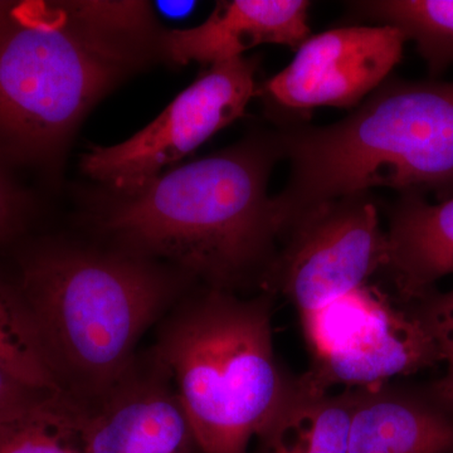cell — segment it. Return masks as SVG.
Returning <instances> with one entry per match:
<instances>
[{
    "mask_svg": "<svg viewBox=\"0 0 453 453\" xmlns=\"http://www.w3.org/2000/svg\"><path fill=\"white\" fill-rule=\"evenodd\" d=\"M282 159L277 131H262L173 166L101 213L122 251L163 259L196 288L262 292L279 251L268 181Z\"/></svg>",
    "mask_w": 453,
    "mask_h": 453,
    "instance_id": "1",
    "label": "cell"
},
{
    "mask_svg": "<svg viewBox=\"0 0 453 453\" xmlns=\"http://www.w3.org/2000/svg\"><path fill=\"white\" fill-rule=\"evenodd\" d=\"M151 31L144 2L0 0V163L58 157Z\"/></svg>",
    "mask_w": 453,
    "mask_h": 453,
    "instance_id": "2",
    "label": "cell"
},
{
    "mask_svg": "<svg viewBox=\"0 0 453 453\" xmlns=\"http://www.w3.org/2000/svg\"><path fill=\"white\" fill-rule=\"evenodd\" d=\"M16 288L59 388L91 407L135 365L144 334L196 286L122 250L46 246L22 259Z\"/></svg>",
    "mask_w": 453,
    "mask_h": 453,
    "instance_id": "3",
    "label": "cell"
},
{
    "mask_svg": "<svg viewBox=\"0 0 453 453\" xmlns=\"http://www.w3.org/2000/svg\"><path fill=\"white\" fill-rule=\"evenodd\" d=\"M276 131L290 165L273 196L280 238L308 211L372 188L453 196V82L389 80L342 120Z\"/></svg>",
    "mask_w": 453,
    "mask_h": 453,
    "instance_id": "4",
    "label": "cell"
},
{
    "mask_svg": "<svg viewBox=\"0 0 453 453\" xmlns=\"http://www.w3.org/2000/svg\"><path fill=\"white\" fill-rule=\"evenodd\" d=\"M275 297L188 291L164 316L151 357L168 374L204 453H250L297 388L273 344Z\"/></svg>",
    "mask_w": 453,
    "mask_h": 453,
    "instance_id": "5",
    "label": "cell"
},
{
    "mask_svg": "<svg viewBox=\"0 0 453 453\" xmlns=\"http://www.w3.org/2000/svg\"><path fill=\"white\" fill-rule=\"evenodd\" d=\"M300 318L311 365L299 381L312 392L386 383L442 362L419 303L366 285Z\"/></svg>",
    "mask_w": 453,
    "mask_h": 453,
    "instance_id": "6",
    "label": "cell"
},
{
    "mask_svg": "<svg viewBox=\"0 0 453 453\" xmlns=\"http://www.w3.org/2000/svg\"><path fill=\"white\" fill-rule=\"evenodd\" d=\"M387 231L369 193L303 214L280 238L262 292L290 301L301 315L319 311L386 270Z\"/></svg>",
    "mask_w": 453,
    "mask_h": 453,
    "instance_id": "7",
    "label": "cell"
},
{
    "mask_svg": "<svg viewBox=\"0 0 453 453\" xmlns=\"http://www.w3.org/2000/svg\"><path fill=\"white\" fill-rule=\"evenodd\" d=\"M257 62L208 65L153 122L120 144L91 146L81 168L119 196H131L240 119L255 95Z\"/></svg>",
    "mask_w": 453,
    "mask_h": 453,
    "instance_id": "8",
    "label": "cell"
},
{
    "mask_svg": "<svg viewBox=\"0 0 453 453\" xmlns=\"http://www.w3.org/2000/svg\"><path fill=\"white\" fill-rule=\"evenodd\" d=\"M407 40L392 26H348L310 35L281 73L257 89L280 125L318 107L359 106L388 79Z\"/></svg>",
    "mask_w": 453,
    "mask_h": 453,
    "instance_id": "9",
    "label": "cell"
},
{
    "mask_svg": "<svg viewBox=\"0 0 453 453\" xmlns=\"http://www.w3.org/2000/svg\"><path fill=\"white\" fill-rule=\"evenodd\" d=\"M88 408L89 453H204L168 374L149 353Z\"/></svg>",
    "mask_w": 453,
    "mask_h": 453,
    "instance_id": "10",
    "label": "cell"
},
{
    "mask_svg": "<svg viewBox=\"0 0 453 453\" xmlns=\"http://www.w3.org/2000/svg\"><path fill=\"white\" fill-rule=\"evenodd\" d=\"M306 0H226L201 25L160 37L163 52L178 65H216L262 44L297 50L310 37Z\"/></svg>",
    "mask_w": 453,
    "mask_h": 453,
    "instance_id": "11",
    "label": "cell"
},
{
    "mask_svg": "<svg viewBox=\"0 0 453 453\" xmlns=\"http://www.w3.org/2000/svg\"><path fill=\"white\" fill-rule=\"evenodd\" d=\"M347 453H453V413L428 387L353 388Z\"/></svg>",
    "mask_w": 453,
    "mask_h": 453,
    "instance_id": "12",
    "label": "cell"
},
{
    "mask_svg": "<svg viewBox=\"0 0 453 453\" xmlns=\"http://www.w3.org/2000/svg\"><path fill=\"white\" fill-rule=\"evenodd\" d=\"M386 271L405 303L434 290L453 273V196L436 204L421 195H402L390 207Z\"/></svg>",
    "mask_w": 453,
    "mask_h": 453,
    "instance_id": "13",
    "label": "cell"
},
{
    "mask_svg": "<svg viewBox=\"0 0 453 453\" xmlns=\"http://www.w3.org/2000/svg\"><path fill=\"white\" fill-rule=\"evenodd\" d=\"M353 388L338 395L297 388L256 437L250 453H347Z\"/></svg>",
    "mask_w": 453,
    "mask_h": 453,
    "instance_id": "14",
    "label": "cell"
},
{
    "mask_svg": "<svg viewBox=\"0 0 453 453\" xmlns=\"http://www.w3.org/2000/svg\"><path fill=\"white\" fill-rule=\"evenodd\" d=\"M88 408L44 392L0 413V453H89Z\"/></svg>",
    "mask_w": 453,
    "mask_h": 453,
    "instance_id": "15",
    "label": "cell"
},
{
    "mask_svg": "<svg viewBox=\"0 0 453 453\" xmlns=\"http://www.w3.org/2000/svg\"><path fill=\"white\" fill-rule=\"evenodd\" d=\"M350 8L357 18L395 27L413 41L431 76L453 65V0H369Z\"/></svg>",
    "mask_w": 453,
    "mask_h": 453,
    "instance_id": "16",
    "label": "cell"
},
{
    "mask_svg": "<svg viewBox=\"0 0 453 453\" xmlns=\"http://www.w3.org/2000/svg\"><path fill=\"white\" fill-rule=\"evenodd\" d=\"M0 368L38 392H62L16 285L0 280Z\"/></svg>",
    "mask_w": 453,
    "mask_h": 453,
    "instance_id": "17",
    "label": "cell"
},
{
    "mask_svg": "<svg viewBox=\"0 0 453 453\" xmlns=\"http://www.w3.org/2000/svg\"><path fill=\"white\" fill-rule=\"evenodd\" d=\"M416 301L427 318L442 360L447 363L446 374L427 387L434 398L453 413V290L446 294L434 290Z\"/></svg>",
    "mask_w": 453,
    "mask_h": 453,
    "instance_id": "18",
    "label": "cell"
},
{
    "mask_svg": "<svg viewBox=\"0 0 453 453\" xmlns=\"http://www.w3.org/2000/svg\"><path fill=\"white\" fill-rule=\"evenodd\" d=\"M28 211V198L0 168V242L16 234Z\"/></svg>",
    "mask_w": 453,
    "mask_h": 453,
    "instance_id": "19",
    "label": "cell"
},
{
    "mask_svg": "<svg viewBox=\"0 0 453 453\" xmlns=\"http://www.w3.org/2000/svg\"><path fill=\"white\" fill-rule=\"evenodd\" d=\"M40 393L44 392L29 388L4 369L0 368V413Z\"/></svg>",
    "mask_w": 453,
    "mask_h": 453,
    "instance_id": "20",
    "label": "cell"
}]
</instances>
